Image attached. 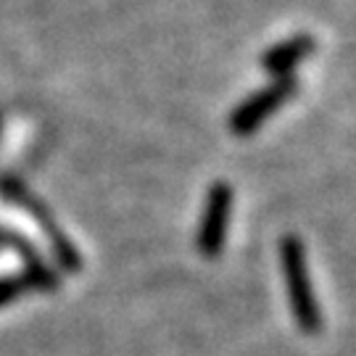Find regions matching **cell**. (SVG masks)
<instances>
[{"label":"cell","instance_id":"obj_4","mask_svg":"<svg viewBox=\"0 0 356 356\" xmlns=\"http://www.w3.org/2000/svg\"><path fill=\"white\" fill-rule=\"evenodd\" d=\"M314 51H317V40L312 35H306V32H298V35H291V38L280 40L272 48H267L261 53L259 64L272 79L275 76H288L296 72V66L304 64Z\"/></svg>","mask_w":356,"mask_h":356},{"label":"cell","instance_id":"obj_5","mask_svg":"<svg viewBox=\"0 0 356 356\" xmlns=\"http://www.w3.org/2000/svg\"><path fill=\"white\" fill-rule=\"evenodd\" d=\"M26 280H32V277H22V280H3V282H0V301H6V298H8V296H13V293L24 291Z\"/></svg>","mask_w":356,"mask_h":356},{"label":"cell","instance_id":"obj_1","mask_svg":"<svg viewBox=\"0 0 356 356\" xmlns=\"http://www.w3.org/2000/svg\"><path fill=\"white\" fill-rule=\"evenodd\" d=\"M280 269L288 306H291V314L298 330L304 335H319L322 332V309H319L309 264H306L304 241L293 232H285L280 238Z\"/></svg>","mask_w":356,"mask_h":356},{"label":"cell","instance_id":"obj_2","mask_svg":"<svg viewBox=\"0 0 356 356\" xmlns=\"http://www.w3.org/2000/svg\"><path fill=\"white\" fill-rule=\"evenodd\" d=\"M298 90H301V82H298L296 74L269 79L264 88H259L256 92H251L248 98H243V101L232 108V114H229V119H227L229 132L238 135V138L254 135L269 116L275 114V111H280L285 103L293 101V98L298 95Z\"/></svg>","mask_w":356,"mask_h":356},{"label":"cell","instance_id":"obj_3","mask_svg":"<svg viewBox=\"0 0 356 356\" xmlns=\"http://www.w3.org/2000/svg\"><path fill=\"white\" fill-rule=\"evenodd\" d=\"M232 201H235V191L225 179L214 182L206 191L204 211H201V222H198V232H195L198 254L206 256V259H216L225 251L229 216H232Z\"/></svg>","mask_w":356,"mask_h":356}]
</instances>
